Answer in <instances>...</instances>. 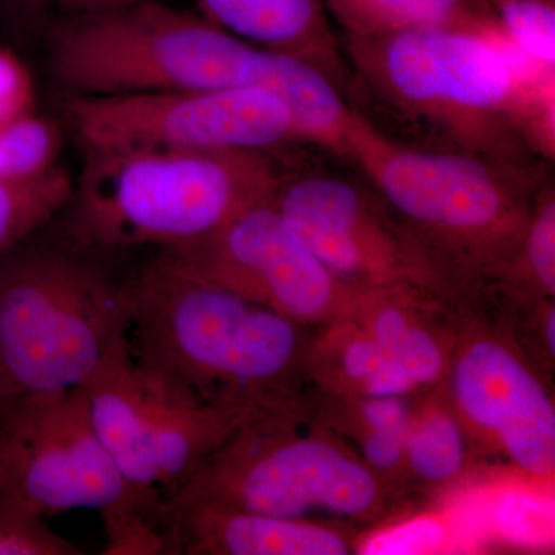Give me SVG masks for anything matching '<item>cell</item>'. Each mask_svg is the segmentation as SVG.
<instances>
[{
  "label": "cell",
  "mask_w": 555,
  "mask_h": 555,
  "mask_svg": "<svg viewBox=\"0 0 555 555\" xmlns=\"http://www.w3.org/2000/svg\"><path fill=\"white\" fill-rule=\"evenodd\" d=\"M139 372L160 494L169 502L244 423L257 415L208 404L164 385L141 367Z\"/></svg>",
  "instance_id": "15"
},
{
  "label": "cell",
  "mask_w": 555,
  "mask_h": 555,
  "mask_svg": "<svg viewBox=\"0 0 555 555\" xmlns=\"http://www.w3.org/2000/svg\"><path fill=\"white\" fill-rule=\"evenodd\" d=\"M273 204L299 240L346 286L425 287L438 275L377 193L332 175L283 178Z\"/></svg>",
  "instance_id": "11"
},
{
  "label": "cell",
  "mask_w": 555,
  "mask_h": 555,
  "mask_svg": "<svg viewBox=\"0 0 555 555\" xmlns=\"http://www.w3.org/2000/svg\"><path fill=\"white\" fill-rule=\"evenodd\" d=\"M35 102L30 68L14 51L0 47V124L35 112Z\"/></svg>",
  "instance_id": "30"
},
{
  "label": "cell",
  "mask_w": 555,
  "mask_h": 555,
  "mask_svg": "<svg viewBox=\"0 0 555 555\" xmlns=\"http://www.w3.org/2000/svg\"><path fill=\"white\" fill-rule=\"evenodd\" d=\"M264 89L287 105L297 142L349 159L363 115L343 100L338 83L323 69L301 57L270 51Z\"/></svg>",
  "instance_id": "17"
},
{
  "label": "cell",
  "mask_w": 555,
  "mask_h": 555,
  "mask_svg": "<svg viewBox=\"0 0 555 555\" xmlns=\"http://www.w3.org/2000/svg\"><path fill=\"white\" fill-rule=\"evenodd\" d=\"M447 529L434 517H420L378 532L360 547L364 555L429 554L443 546Z\"/></svg>",
  "instance_id": "29"
},
{
  "label": "cell",
  "mask_w": 555,
  "mask_h": 555,
  "mask_svg": "<svg viewBox=\"0 0 555 555\" xmlns=\"http://www.w3.org/2000/svg\"><path fill=\"white\" fill-rule=\"evenodd\" d=\"M68 127L83 152L238 150L269 153L297 142L287 105L262 87L75 96Z\"/></svg>",
  "instance_id": "8"
},
{
  "label": "cell",
  "mask_w": 555,
  "mask_h": 555,
  "mask_svg": "<svg viewBox=\"0 0 555 555\" xmlns=\"http://www.w3.org/2000/svg\"><path fill=\"white\" fill-rule=\"evenodd\" d=\"M60 126L31 112L0 124V181L27 182L60 167Z\"/></svg>",
  "instance_id": "22"
},
{
  "label": "cell",
  "mask_w": 555,
  "mask_h": 555,
  "mask_svg": "<svg viewBox=\"0 0 555 555\" xmlns=\"http://www.w3.org/2000/svg\"><path fill=\"white\" fill-rule=\"evenodd\" d=\"M496 526L505 539L526 547H546L553 540L550 503L521 492H507L496 506Z\"/></svg>",
  "instance_id": "28"
},
{
  "label": "cell",
  "mask_w": 555,
  "mask_h": 555,
  "mask_svg": "<svg viewBox=\"0 0 555 555\" xmlns=\"http://www.w3.org/2000/svg\"><path fill=\"white\" fill-rule=\"evenodd\" d=\"M3 483H5V470H3L2 444H0V495H2Z\"/></svg>",
  "instance_id": "34"
},
{
  "label": "cell",
  "mask_w": 555,
  "mask_h": 555,
  "mask_svg": "<svg viewBox=\"0 0 555 555\" xmlns=\"http://www.w3.org/2000/svg\"><path fill=\"white\" fill-rule=\"evenodd\" d=\"M503 39L539 72L555 68L554 0H488Z\"/></svg>",
  "instance_id": "24"
},
{
  "label": "cell",
  "mask_w": 555,
  "mask_h": 555,
  "mask_svg": "<svg viewBox=\"0 0 555 555\" xmlns=\"http://www.w3.org/2000/svg\"><path fill=\"white\" fill-rule=\"evenodd\" d=\"M73 179L64 167L27 182L0 181V257L38 235L68 206Z\"/></svg>",
  "instance_id": "20"
},
{
  "label": "cell",
  "mask_w": 555,
  "mask_h": 555,
  "mask_svg": "<svg viewBox=\"0 0 555 555\" xmlns=\"http://www.w3.org/2000/svg\"><path fill=\"white\" fill-rule=\"evenodd\" d=\"M0 444L5 470L0 499L36 516L102 514L126 500L145 503L98 438L82 387L0 404Z\"/></svg>",
  "instance_id": "9"
},
{
  "label": "cell",
  "mask_w": 555,
  "mask_h": 555,
  "mask_svg": "<svg viewBox=\"0 0 555 555\" xmlns=\"http://www.w3.org/2000/svg\"><path fill=\"white\" fill-rule=\"evenodd\" d=\"M82 389L96 436L120 476L142 502L163 506L166 502L159 489L141 372L126 334L113 345Z\"/></svg>",
  "instance_id": "14"
},
{
  "label": "cell",
  "mask_w": 555,
  "mask_h": 555,
  "mask_svg": "<svg viewBox=\"0 0 555 555\" xmlns=\"http://www.w3.org/2000/svg\"><path fill=\"white\" fill-rule=\"evenodd\" d=\"M406 287L360 292L356 308L364 312L361 327L371 335L418 389L436 385L448 367L447 349L436 332L406 302Z\"/></svg>",
  "instance_id": "18"
},
{
  "label": "cell",
  "mask_w": 555,
  "mask_h": 555,
  "mask_svg": "<svg viewBox=\"0 0 555 555\" xmlns=\"http://www.w3.org/2000/svg\"><path fill=\"white\" fill-rule=\"evenodd\" d=\"M163 507L126 500L100 514L107 535L105 555H170Z\"/></svg>",
  "instance_id": "25"
},
{
  "label": "cell",
  "mask_w": 555,
  "mask_h": 555,
  "mask_svg": "<svg viewBox=\"0 0 555 555\" xmlns=\"http://www.w3.org/2000/svg\"><path fill=\"white\" fill-rule=\"evenodd\" d=\"M326 7L352 36L466 27L488 21L470 0H326Z\"/></svg>",
  "instance_id": "19"
},
{
  "label": "cell",
  "mask_w": 555,
  "mask_h": 555,
  "mask_svg": "<svg viewBox=\"0 0 555 555\" xmlns=\"http://www.w3.org/2000/svg\"><path fill=\"white\" fill-rule=\"evenodd\" d=\"M406 463L423 480L448 481L459 476L466 463V440L455 416L434 408L412 420Z\"/></svg>",
  "instance_id": "23"
},
{
  "label": "cell",
  "mask_w": 555,
  "mask_h": 555,
  "mask_svg": "<svg viewBox=\"0 0 555 555\" xmlns=\"http://www.w3.org/2000/svg\"><path fill=\"white\" fill-rule=\"evenodd\" d=\"M64 2L72 9L86 14L120 9V7L130 5V3L138 2V0H64Z\"/></svg>",
  "instance_id": "32"
},
{
  "label": "cell",
  "mask_w": 555,
  "mask_h": 555,
  "mask_svg": "<svg viewBox=\"0 0 555 555\" xmlns=\"http://www.w3.org/2000/svg\"><path fill=\"white\" fill-rule=\"evenodd\" d=\"M334 371L339 383L363 397H406L418 387L363 327L339 335Z\"/></svg>",
  "instance_id": "21"
},
{
  "label": "cell",
  "mask_w": 555,
  "mask_h": 555,
  "mask_svg": "<svg viewBox=\"0 0 555 555\" xmlns=\"http://www.w3.org/2000/svg\"><path fill=\"white\" fill-rule=\"evenodd\" d=\"M452 392L470 425L496 441L520 469L555 470V409L534 372L494 338L463 346L452 369Z\"/></svg>",
  "instance_id": "12"
},
{
  "label": "cell",
  "mask_w": 555,
  "mask_h": 555,
  "mask_svg": "<svg viewBox=\"0 0 555 555\" xmlns=\"http://www.w3.org/2000/svg\"><path fill=\"white\" fill-rule=\"evenodd\" d=\"M78 546L51 531L46 518L0 499V555H80Z\"/></svg>",
  "instance_id": "27"
},
{
  "label": "cell",
  "mask_w": 555,
  "mask_h": 555,
  "mask_svg": "<svg viewBox=\"0 0 555 555\" xmlns=\"http://www.w3.org/2000/svg\"><path fill=\"white\" fill-rule=\"evenodd\" d=\"M272 199L247 208L206 238L160 255L189 275L305 326L350 312L360 292L341 283L310 251Z\"/></svg>",
  "instance_id": "10"
},
{
  "label": "cell",
  "mask_w": 555,
  "mask_h": 555,
  "mask_svg": "<svg viewBox=\"0 0 555 555\" xmlns=\"http://www.w3.org/2000/svg\"><path fill=\"white\" fill-rule=\"evenodd\" d=\"M350 163L385 201L427 259L477 273H505L535 198L516 163L476 153L409 147L366 118Z\"/></svg>",
  "instance_id": "4"
},
{
  "label": "cell",
  "mask_w": 555,
  "mask_h": 555,
  "mask_svg": "<svg viewBox=\"0 0 555 555\" xmlns=\"http://www.w3.org/2000/svg\"><path fill=\"white\" fill-rule=\"evenodd\" d=\"M269 153L238 150L86 152L73 181V235L87 247L171 250L218 232L273 198Z\"/></svg>",
  "instance_id": "2"
},
{
  "label": "cell",
  "mask_w": 555,
  "mask_h": 555,
  "mask_svg": "<svg viewBox=\"0 0 555 555\" xmlns=\"http://www.w3.org/2000/svg\"><path fill=\"white\" fill-rule=\"evenodd\" d=\"M518 269L537 292L545 297L555 294V198L554 190L537 196L531 218L513 261L505 272Z\"/></svg>",
  "instance_id": "26"
},
{
  "label": "cell",
  "mask_w": 555,
  "mask_h": 555,
  "mask_svg": "<svg viewBox=\"0 0 555 555\" xmlns=\"http://www.w3.org/2000/svg\"><path fill=\"white\" fill-rule=\"evenodd\" d=\"M543 339H545L546 352L551 358L555 357V310L554 305L546 310L545 320H543Z\"/></svg>",
  "instance_id": "33"
},
{
  "label": "cell",
  "mask_w": 555,
  "mask_h": 555,
  "mask_svg": "<svg viewBox=\"0 0 555 555\" xmlns=\"http://www.w3.org/2000/svg\"><path fill=\"white\" fill-rule=\"evenodd\" d=\"M356 68L390 104L443 130L456 149L516 163L518 137L554 72L528 62L491 21L389 35H347ZM529 64V62H528ZM517 164V163H516Z\"/></svg>",
  "instance_id": "3"
},
{
  "label": "cell",
  "mask_w": 555,
  "mask_h": 555,
  "mask_svg": "<svg viewBox=\"0 0 555 555\" xmlns=\"http://www.w3.org/2000/svg\"><path fill=\"white\" fill-rule=\"evenodd\" d=\"M305 324L182 272L159 255L127 283L126 338L145 374L219 408L294 411Z\"/></svg>",
  "instance_id": "1"
},
{
  "label": "cell",
  "mask_w": 555,
  "mask_h": 555,
  "mask_svg": "<svg viewBox=\"0 0 555 555\" xmlns=\"http://www.w3.org/2000/svg\"><path fill=\"white\" fill-rule=\"evenodd\" d=\"M363 434L404 438L411 427V408L404 397H363L358 404Z\"/></svg>",
  "instance_id": "31"
},
{
  "label": "cell",
  "mask_w": 555,
  "mask_h": 555,
  "mask_svg": "<svg viewBox=\"0 0 555 555\" xmlns=\"http://www.w3.org/2000/svg\"><path fill=\"white\" fill-rule=\"evenodd\" d=\"M170 555H346L349 543L332 529L211 505H164Z\"/></svg>",
  "instance_id": "13"
},
{
  "label": "cell",
  "mask_w": 555,
  "mask_h": 555,
  "mask_svg": "<svg viewBox=\"0 0 555 555\" xmlns=\"http://www.w3.org/2000/svg\"><path fill=\"white\" fill-rule=\"evenodd\" d=\"M28 243L0 257V404L78 389L127 327V283Z\"/></svg>",
  "instance_id": "5"
},
{
  "label": "cell",
  "mask_w": 555,
  "mask_h": 555,
  "mask_svg": "<svg viewBox=\"0 0 555 555\" xmlns=\"http://www.w3.org/2000/svg\"><path fill=\"white\" fill-rule=\"evenodd\" d=\"M268 62L269 50L207 17L147 0L80 14L50 49L54 79L75 96L262 87Z\"/></svg>",
  "instance_id": "6"
},
{
  "label": "cell",
  "mask_w": 555,
  "mask_h": 555,
  "mask_svg": "<svg viewBox=\"0 0 555 555\" xmlns=\"http://www.w3.org/2000/svg\"><path fill=\"white\" fill-rule=\"evenodd\" d=\"M297 411L248 420L169 506L211 505L294 520L363 518L382 500L374 470L327 438L294 433Z\"/></svg>",
  "instance_id": "7"
},
{
  "label": "cell",
  "mask_w": 555,
  "mask_h": 555,
  "mask_svg": "<svg viewBox=\"0 0 555 555\" xmlns=\"http://www.w3.org/2000/svg\"><path fill=\"white\" fill-rule=\"evenodd\" d=\"M204 17L259 49L310 62L341 83L346 64L321 0H198Z\"/></svg>",
  "instance_id": "16"
}]
</instances>
